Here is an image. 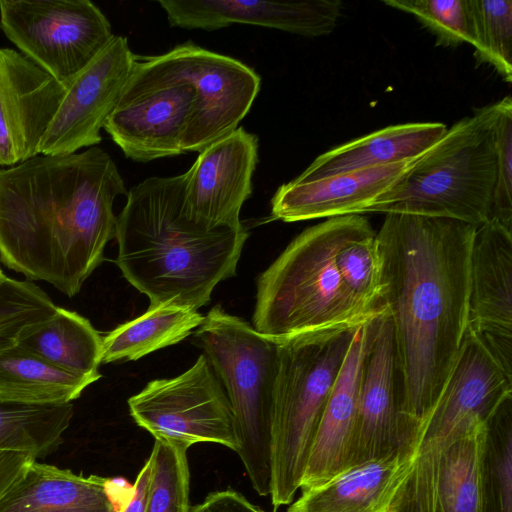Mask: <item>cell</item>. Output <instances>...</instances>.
Returning <instances> with one entry per match:
<instances>
[{"label": "cell", "instance_id": "21", "mask_svg": "<svg viewBox=\"0 0 512 512\" xmlns=\"http://www.w3.org/2000/svg\"><path fill=\"white\" fill-rule=\"evenodd\" d=\"M109 479L34 460L0 499V512H119Z\"/></svg>", "mask_w": 512, "mask_h": 512}, {"label": "cell", "instance_id": "25", "mask_svg": "<svg viewBox=\"0 0 512 512\" xmlns=\"http://www.w3.org/2000/svg\"><path fill=\"white\" fill-rule=\"evenodd\" d=\"M197 309L172 303L150 305L139 317L125 322L102 337L101 364L137 360L176 344L204 320Z\"/></svg>", "mask_w": 512, "mask_h": 512}, {"label": "cell", "instance_id": "24", "mask_svg": "<svg viewBox=\"0 0 512 512\" xmlns=\"http://www.w3.org/2000/svg\"><path fill=\"white\" fill-rule=\"evenodd\" d=\"M95 380L54 366L15 345L0 351V399L62 404L77 399Z\"/></svg>", "mask_w": 512, "mask_h": 512}, {"label": "cell", "instance_id": "17", "mask_svg": "<svg viewBox=\"0 0 512 512\" xmlns=\"http://www.w3.org/2000/svg\"><path fill=\"white\" fill-rule=\"evenodd\" d=\"M158 4L172 27L215 31L232 24H246L305 37L332 33L343 6L340 0H160Z\"/></svg>", "mask_w": 512, "mask_h": 512}, {"label": "cell", "instance_id": "29", "mask_svg": "<svg viewBox=\"0 0 512 512\" xmlns=\"http://www.w3.org/2000/svg\"><path fill=\"white\" fill-rule=\"evenodd\" d=\"M481 476L484 512H512V395L486 422Z\"/></svg>", "mask_w": 512, "mask_h": 512}, {"label": "cell", "instance_id": "36", "mask_svg": "<svg viewBox=\"0 0 512 512\" xmlns=\"http://www.w3.org/2000/svg\"><path fill=\"white\" fill-rule=\"evenodd\" d=\"M36 460L26 452L0 451V499Z\"/></svg>", "mask_w": 512, "mask_h": 512}, {"label": "cell", "instance_id": "28", "mask_svg": "<svg viewBox=\"0 0 512 512\" xmlns=\"http://www.w3.org/2000/svg\"><path fill=\"white\" fill-rule=\"evenodd\" d=\"M335 262L352 297L368 312L381 313L385 309L381 257L376 232L365 216L339 245Z\"/></svg>", "mask_w": 512, "mask_h": 512}, {"label": "cell", "instance_id": "30", "mask_svg": "<svg viewBox=\"0 0 512 512\" xmlns=\"http://www.w3.org/2000/svg\"><path fill=\"white\" fill-rule=\"evenodd\" d=\"M474 30V58L512 81V0H469Z\"/></svg>", "mask_w": 512, "mask_h": 512}, {"label": "cell", "instance_id": "26", "mask_svg": "<svg viewBox=\"0 0 512 512\" xmlns=\"http://www.w3.org/2000/svg\"><path fill=\"white\" fill-rule=\"evenodd\" d=\"M486 422L468 426L444 453L436 512H484L481 467Z\"/></svg>", "mask_w": 512, "mask_h": 512}, {"label": "cell", "instance_id": "38", "mask_svg": "<svg viewBox=\"0 0 512 512\" xmlns=\"http://www.w3.org/2000/svg\"><path fill=\"white\" fill-rule=\"evenodd\" d=\"M5 276V274L3 273L2 269L0 268V280Z\"/></svg>", "mask_w": 512, "mask_h": 512}, {"label": "cell", "instance_id": "13", "mask_svg": "<svg viewBox=\"0 0 512 512\" xmlns=\"http://www.w3.org/2000/svg\"><path fill=\"white\" fill-rule=\"evenodd\" d=\"M135 57L127 38L114 35L68 83L38 154L67 155L99 144L100 131L120 99Z\"/></svg>", "mask_w": 512, "mask_h": 512}, {"label": "cell", "instance_id": "3", "mask_svg": "<svg viewBox=\"0 0 512 512\" xmlns=\"http://www.w3.org/2000/svg\"><path fill=\"white\" fill-rule=\"evenodd\" d=\"M184 175L149 177L132 187L117 216L116 264L150 305L198 309L217 284L235 275L248 238L240 227L208 228L183 205Z\"/></svg>", "mask_w": 512, "mask_h": 512}, {"label": "cell", "instance_id": "5", "mask_svg": "<svg viewBox=\"0 0 512 512\" xmlns=\"http://www.w3.org/2000/svg\"><path fill=\"white\" fill-rule=\"evenodd\" d=\"M360 325L299 334L277 342L271 420L270 497L274 511L300 489L328 397Z\"/></svg>", "mask_w": 512, "mask_h": 512}, {"label": "cell", "instance_id": "33", "mask_svg": "<svg viewBox=\"0 0 512 512\" xmlns=\"http://www.w3.org/2000/svg\"><path fill=\"white\" fill-rule=\"evenodd\" d=\"M385 5L413 15L436 38V46L473 44L469 0H383Z\"/></svg>", "mask_w": 512, "mask_h": 512}, {"label": "cell", "instance_id": "35", "mask_svg": "<svg viewBox=\"0 0 512 512\" xmlns=\"http://www.w3.org/2000/svg\"><path fill=\"white\" fill-rule=\"evenodd\" d=\"M190 512H265L241 493L227 489L210 493L204 501L191 506Z\"/></svg>", "mask_w": 512, "mask_h": 512}, {"label": "cell", "instance_id": "18", "mask_svg": "<svg viewBox=\"0 0 512 512\" xmlns=\"http://www.w3.org/2000/svg\"><path fill=\"white\" fill-rule=\"evenodd\" d=\"M420 157V156H419ZM418 158L282 184L271 199L274 219L297 222L366 213Z\"/></svg>", "mask_w": 512, "mask_h": 512}, {"label": "cell", "instance_id": "6", "mask_svg": "<svg viewBox=\"0 0 512 512\" xmlns=\"http://www.w3.org/2000/svg\"><path fill=\"white\" fill-rule=\"evenodd\" d=\"M493 104L450 128L366 212L444 217L479 226L491 217L496 176Z\"/></svg>", "mask_w": 512, "mask_h": 512}, {"label": "cell", "instance_id": "9", "mask_svg": "<svg viewBox=\"0 0 512 512\" xmlns=\"http://www.w3.org/2000/svg\"><path fill=\"white\" fill-rule=\"evenodd\" d=\"M137 62L159 75L189 83L195 98L183 148L200 152L238 128L257 97L261 78L241 61L185 42Z\"/></svg>", "mask_w": 512, "mask_h": 512}, {"label": "cell", "instance_id": "34", "mask_svg": "<svg viewBox=\"0 0 512 512\" xmlns=\"http://www.w3.org/2000/svg\"><path fill=\"white\" fill-rule=\"evenodd\" d=\"M496 176L490 219L512 231V99L493 104Z\"/></svg>", "mask_w": 512, "mask_h": 512}, {"label": "cell", "instance_id": "4", "mask_svg": "<svg viewBox=\"0 0 512 512\" xmlns=\"http://www.w3.org/2000/svg\"><path fill=\"white\" fill-rule=\"evenodd\" d=\"M362 214L328 218L300 233L258 277L253 327L280 341L299 334L362 325L376 315L346 288L336 251Z\"/></svg>", "mask_w": 512, "mask_h": 512}, {"label": "cell", "instance_id": "14", "mask_svg": "<svg viewBox=\"0 0 512 512\" xmlns=\"http://www.w3.org/2000/svg\"><path fill=\"white\" fill-rule=\"evenodd\" d=\"M258 138L238 127L199 152L183 173L187 216L208 228L240 227V211L252 194Z\"/></svg>", "mask_w": 512, "mask_h": 512}, {"label": "cell", "instance_id": "7", "mask_svg": "<svg viewBox=\"0 0 512 512\" xmlns=\"http://www.w3.org/2000/svg\"><path fill=\"white\" fill-rule=\"evenodd\" d=\"M196 337L229 400L239 441L236 453L254 490L268 496L277 342L220 306L204 317Z\"/></svg>", "mask_w": 512, "mask_h": 512}, {"label": "cell", "instance_id": "22", "mask_svg": "<svg viewBox=\"0 0 512 512\" xmlns=\"http://www.w3.org/2000/svg\"><path fill=\"white\" fill-rule=\"evenodd\" d=\"M446 131L447 126L441 122L391 125L324 152L293 180L310 181L415 159L433 146Z\"/></svg>", "mask_w": 512, "mask_h": 512}, {"label": "cell", "instance_id": "27", "mask_svg": "<svg viewBox=\"0 0 512 512\" xmlns=\"http://www.w3.org/2000/svg\"><path fill=\"white\" fill-rule=\"evenodd\" d=\"M73 404H35L0 399V451L43 458L63 443Z\"/></svg>", "mask_w": 512, "mask_h": 512}, {"label": "cell", "instance_id": "10", "mask_svg": "<svg viewBox=\"0 0 512 512\" xmlns=\"http://www.w3.org/2000/svg\"><path fill=\"white\" fill-rule=\"evenodd\" d=\"M130 415L154 439L190 447L216 443L235 452L239 441L225 390L204 354L185 372L150 381L128 400Z\"/></svg>", "mask_w": 512, "mask_h": 512}, {"label": "cell", "instance_id": "16", "mask_svg": "<svg viewBox=\"0 0 512 512\" xmlns=\"http://www.w3.org/2000/svg\"><path fill=\"white\" fill-rule=\"evenodd\" d=\"M65 91L21 52L0 48V166L38 155Z\"/></svg>", "mask_w": 512, "mask_h": 512}, {"label": "cell", "instance_id": "2", "mask_svg": "<svg viewBox=\"0 0 512 512\" xmlns=\"http://www.w3.org/2000/svg\"><path fill=\"white\" fill-rule=\"evenodd\" d=\"M127 194L115 162L97 146L0 168V261L75 296L103 262L116 234L114 201Z\"/></svg>", "mask_w": 512, "mask_h": 512}, {"label": "cell", "instance_id": "15", "mask_svg": "<svg viewBox=\"0 0 512 512\" xmlns=\"http://www.w3.org/2000/svg\"><path fill=\"white\" fill-rule=\"evenodd\" d=\"M467 330L512 374V231L492 219L472 240Z\"/></svg>", "mask_w": 512, "mask_h": 512}, {"label": "cell", "instance_id": "1", "mask_svg": "<svg viewBox=\"0 0 512 512\" xmlns=\"http://www.w3.org/2000/svg\"><path fill=\"white\" fill-rule=\"evenodd\" d=\"M476 227L451 218L386 213L376 232L382 304L391 318L403 377V413L417 431L467 332Z\"/></svg>", "mask_w": 512, "mask_h": 512}, {"label": "cell", "instance_id": "11", "mask_svg": "<svg viewBox=\"0 0 512 512\" xmlns=\"http://www.w3.org/2000/svg\"><path fill=\"white\" fill-rule=\"evenodd\" d=\"M194 98L189 83L154 73L135 57L120 99L103 129L135 162L183 154Z\"/></svg>", "mask_w": 512, "mask_h": 512}, {"label": "cell", "instance_id": "23", "mask_svg": "<svg viewBox=\"0 0 512 512\" xmlns=\"http://www.w3.org/2000/svg\"><path fill=\"white\" fill-rule=\"evenodd\" d=\"M17 345L63 370L95 381L101 378L102 337L88 319L74 311L57 307L52 318Z\"/></svg>", "mask_w": 512, "mask_h": 512}, {"label": "cell", "instance_id": "31", "mask_svg": "<svg viewBox=\"0 0 512 512\" xmlns=\"http://www.w3.org/2000/svg\"><path fill=\"white\" fill-rule=\"evenodd\" d=\"M50 297L30 280H0V351L18 344L55 314Z\"/></svg>", "mask_w": 512, "mask_h": 512}, {"label": "cell", "instance_id": "32", "mask_svg": "<svg viewBox=\"0 0 512 512\" xmlns=\"http://www.w3.org/2000/svg\"><path fill=\"white\" fill-rule=\"evenodd\" d=\"M188 447L156 439L146 512H190Z\"/></svg>", "mask_w": 512, "mask_h": 512}, {"label": "cell", "instance_id": "37", "mask_svg": "<svg viewBox=\"0 0 512 512\" xmlns=\"http://www.w3.org/2000/svg\"><path fill=\"white\" fill-rule=\"evenodd\" d=\"M152 476V458L149 456L133 485V493L122 512H146Z\"/></svg>", "mask_w": 512, "mask_h": 512}, {"label": "cell", "instance_id": "19", "mask_svg": "<svg viewBox=\"0 0 512 512\" xmlns=\"http://www.w3.org/2000/svg\"><path fill=\"white\" fill-rule=\"evenodd\" d=\"M415 453V446H410L350 466L320 485L301 490L286 512H397Z\"/></svg>", "mask_w": 512, "mask_h": 512}, {"label": "cell", "instance_id": "20", "mask_svg": "<svg viewBox=\"0 0 512 512\" xmlns=\"http://www.w3.org/2000/svg\"><path fill=\"white\" fill-rule=\"evenodd\" d=\"M370 321L371 319L358 327L328 397L310 449L301 480V490L328 481L348 466L357 423L360 382L369 341Z\"/></svg>", "mask_w": 512, "mask_h": 512}, {"label": "cell", "instance_id": "8", "mask_svg": "<svg viewBox=\"0 0 512 512\" xmlns=\"http://www.w3.org/2000/svg\"><path fill=\"white\" fill-rule=\"evenodd\" d=\"M0 27L66 87L114 37L105 14L89 0H0Z\"/></svg>", "mask_w": 512, "mask_h": 512}, {"label": "cell", "instance_id": "12", "mask_svg": "<svg viewBox=\"0 0 512 512\" xmlns=\"http://www.w3.org/2000/svg\"><path fill=\"white\" fill-rule=\"evenodd\" d=\"M404 385L391 318L384 309L370 321L348 467L385 457L416 442L403 413Z\"/></svg>", "mask_w": 512, "mask_h": 512}]
</instances>
